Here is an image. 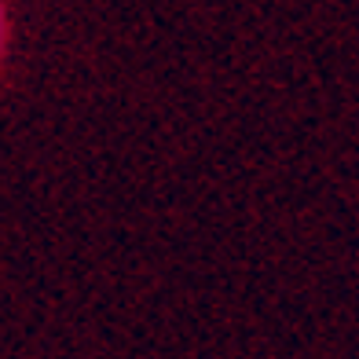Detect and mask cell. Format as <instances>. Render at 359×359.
Here are the masks:
<instances>
[{"label":"cell","mask_w":359,"mask_h":359,"mask_svg":"<svg viewBox=\"0 0 359 359\" xmlns=\"http://www.w3.org/2000/svg\"><path fill=\"white\" fill-rule=\"evenodd\" d=\"M4 48H8V8L0 0V59H4Z\"/></svg>","instance_id":"6da1fadb"}]
</instances>
